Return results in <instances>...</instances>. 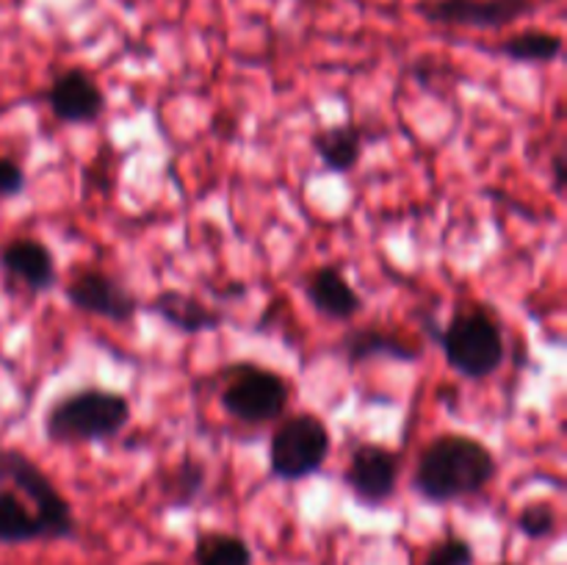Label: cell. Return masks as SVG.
Wrapping results in <instances>:
<instances>
[{"mask_svg":"<svg viewBox=\"0 0 567 565\" xmlns=\"http://www.w3.org/2000/svg\"><path fill=\"white\" fill-rule=\"evenodd\" d=\"M496 476L498 460L485 441L465 432H441L421 449L410 487L430 504H454L485 493Z\"/></svg>","mask_w":567,"mask_h":565,"instance_id":"6da1fadb","label":"cell"},{"mask_svg":"<svg viewBox=\"0 0 567 565\" xmlns=\"http://www.w3.org/2000/svg\"><path fill=\"white\" fill-rule=\"evenodd\" d=\"M426 332L437 341L449 369L465 380H487L507 358L502 325L487 305L471 302L452 314L446 325L426 319Z\"/></svg>","mask_w":567,"mask_h":565,"instance_id":"7a4b0ae2","label":"cell"},{"mask_svg":"<svg viewBox=\"0 0 567 565\" xmlns=\"http://www.w3.org/2000/svg\"><path fill=\"white\" fill-rule=\"evenodd\" d=\"M131 424V399L100 386L75 388L44 410L42 430L50 443H105Z\"/></svg>","mask_w":567,"mask_h":565,"instance_id":"3957f363","label":"cell"},{"mask_svg":"<svg viewBox=\"0 0 567 565\" xmlns=\"http://www.w3.org/2000/svg\"><path fill=\"white\" fill-rule=\"evenodd\" d=\"M0 485L17 491L31 504L48 530V541H75L78 518L70 499L55 487L48 471L31 454L14 446H0Z\"/></svg>","mask_w":567,"mask_h":565,"instance_id":"277c9868","label":"cell"},{"mask_svg":"<svg viewBox=\"0 0 567 565\" xmlns=\"http://www.w3.org/2000/svg\"><path fill=\"white\" fill-rule=\"evenodd\" d=\"M330 454V427L310 410L280 419L269 438V471L280 482H302L316 476Z\"/></svg>","mask_w":567,"mask_h":565,"instance_id":"5b68a950","label":"cell"},{"mask_svg":"<svg viewBox=\"0 0 567 565\" xmlns=\"http://www.w3.org/2000/svg\"><path fill=\"white\" fill-rule=\"evenodd\" d=\"M291 386L282 374L258 363H236L227 369L219 404L230 419L241 424H269L286 415Z\"/></svg>","mask_w":567,"mask_h":565,"instance_id":"8992f818","label":"cell"},{"mask_svg":"<svg viewBox=\"0 0 567 565\" xmlns=\"http://www.w3.org/2000/svg\"><path fill=\"white\" fill-rule=\"evenodd\" d=\"M537 11V0H419L415 14L430 25L502 31Z\"/></svg>","mask_w":567,"mask_h":565,"instance_id":"52a82bcc","label":"cell"},{"mask_svg":"<svg viewBox=\"0 0 567 565\" xmlns=\"http://www.w3.org/2000/svg\"><path fill=\"white\" fill-rule=\"evenodd\" d=\"M341 476L354 502L363 504V507H382L399 491L402 454L391 446H382V443L363 441L352 449Z\"/></svg>","mask_w":567,"mask_h":565,"instance_id":"ba28073f","label":"cell"},{"mask_svg":"<svg viewBox=\"0 0 567 565\" xmlns=\"http://www.w3.org/2000/svg\"><path fill=\"white\" fill-rule=\"evenodd\" d=\"M64 297L81 314L97 316V319L114 321V325H127L142 310V299L125 282H120L109 271L92 269V266L78 269L70 277V282L64 286Z\"/></svg>","mask_w":567,"mask_h":565,"instance_id":"9c48e42d","label":"cell"},{"mask_svg":"<svg viewBox=\"0 0 567 565\" xmlns=\"http://www.w3.org/2000/svg\"><path fill=\"white\" fill-rule=\"evenodd\" d=\"M48 109L61 125H92L103 116L105 94L81 66H66L50 81Z\"/></svg>","mask_w":567,"mask_h":565,"instance_id":"30bf717a","label":"cell"},{"mask_svg":"<svg viewBox=\"0 0 567 565\" xmlns=\"http://www.w3.org/2000/svg\"><path fill=\"white\" fill-rule=\"evenodd\" d=\"M299 286H302L310 308L330 321H352L365 308L360 291L343 277L338 266H316L302 277Z\"/></svg>","mask_w":567,"mask_h":565,"instance_id":"8fae6325","label":"cell"},{"mask_svg":"<svg viewBox=\"0 0 567 565\" xmlns=\"http://www.w3.org/2000/svg\"><path fill=\"white\" fill-rule=\"evenodd\" d=\"M0 269L9 280H17L28 291L37 294L53 291L55 282H59L53 253H50L48 244L31 236L11 238L0 247Z\"/></svg>","mask_w":567,"mask_h":565,"instance_id":"7c38bea8","label":"cell"},{"mask_svg":"<svg viewBox=\"0 0 567 565\" xmlns=\"http://www.w3.org/2000/svg\"><path fill=\"white\" fill-rule=\"evenodd\" d=\"M343 360L349 366H360L365 360H396V363H413L421 360L424 349L421 343L410 341V338L399 336V332L380 330V327H352V330L343 332L341 343Z\"/></svg>","mask_w":567,"mask_h":565,"instance_id":"4fadbf2b","label":"cell"},{"mask_svg":"<svg viewBox=\"0 0 567 565\" xmlns=\"http://www.w3.org/2000/svg\"><path fill=\"white\" fill-rule=\"evenodd\" d=\"M142 308L158 316L161 321H166L172 330L188 332V336L214 332L225 325V314L208 308L203 299L192 297L186 291H177V288H164L150 302H142Z\"/></svg>","mask_w":567,"mask_h":565,"instance_id":"5bb4252c","label":"cell"},{"mask_svg":"<svg viewBox=\"0 0 567 565\" xmlns=\"http://www.w3.org/2000/svg\"><path fill=\"white\" fill-rule=\"evenodd\" d=\"M313 153L324 164L327 172L336 175H349L363 158L365 136L354 122H341V125L321 127L313 133Z\"/></svg>","mask_w":567,"mask_h":565,"instance_id":"9a60e30c","label":"cell"},{"mask_svg":"<svg viewBox=\"0 0 567 565\" xmlns=\"http://www.w3.org/2000/svg\"><path fill=\"white\" fill-rule=\"evenodd\" d=\"M39 541H48L42 518L20 493L0 485V546H25Z\"/></svg>","mask_w":567,"mask_h":565,"instance_id":"2e32d148","label":"cell"},{"mask_svg":"<svg viewBox=\"0 0 567 565\" xmlns=\"http://www.w3.org/2000/svg\"><path fill=\"white\" fill-rule=\"evenodd\" d=\"M496 50L515 64H551L563 55L565 42L557 31L526 28V31L509 33L507 39H502Z\"/></svg>","mask_w":567,"mask_h":565,"instance_id":"e0dca14e","label":"cell"},{"mask_svg":"<svg viewBox=\"0 0 567 565\" xmlns=\"http://www.w3.org/2000/svg\"><path fill=\"white\" fill-rule=\"evenodd\" d=\"M208 485V465L194 458H183L181 463L172 465L158 482L161 499L169 510H186L197 504V499Z\"/></svg>","mask_w":567,"mask_h":565,"instance_id":"ac0fdd59","label":"cell"},{"mask_svg":"<svg viewBox=\"0 0 567 565\" xmlns=\"http://www.w3.org/2000/svg\"><path fill=\"white\" fill-rule=\"evenodd\" d=\"M194 565H255V552L241 535L221 530H203L194 537Z\"/></svg>","mask_w":567,"mask_h":565,"instance_id":"d6986e66","label":"cell"},{"mask_svg":"<svg viewBox=\"0 0 567 565\" xmlns=\"http://www.w3.org/2000/svg\"><path fill=\"white\" fill-rule=\"evenodd\" d=\"M515 530L529 541H548L557 535L559 515L551 502H529L515 515Z\"/></svg>","mask_w":567,"mask_h":565,"instance_id":"ffe728a7","label":"cell"},{"mask_svg":"<svg viewBox=\"0 0 567 565\" xmlns=\"http://www.w3.org/2000/svg\"><path fill=\"white\" fill-rule=\"evenodd\" d=\"M476 552L471 546V541L460 535H446L443 541H437L435 546H430L424 563L421 565H474Z\"/></svg>","mask_w":567,"mask_h":565,"instance_id":"44dd1931","label":"cell"},{"mask_svg":"<svg viewBox=\"0 0 567 565\" xmlns=\"http://www.w3.org/2000/svg\"><path fill=\"white\" fill-rule=\"evenodd\" d=\"M25 170L9 155H0V199H14L25 192Z\"/></svg>","mask_w":567,"mask_h":565,"instance_id":"7402d4cb","label":"cell"},{"mask_svg":"<svg viewBox=\"0 0 567 565\" xmlns=\"http://www.w3.org/2000/svg\"><path fill=\"white\" fill-rule=\"evenodd\" d=\"M551 175H554V188H557V194L563 197L565 183H567V153L565 150H557V153H554Z\"/></svg>","mask_w":567,"mask_h":565,"instance_id":"603a6c76","label":"cell"},{"mask_svg":"<svg viewBox=\"0 0 567 565\" xmlns=\"http://www.w3.org/2000/svg\"><path fill=\"white\" fill-rule=\"evenodd\" d=\"M142 565H166V563H142Z\"/></svg>","mask_w":567,"mask_h":565,"instance_id":"cb8c5ba5","label":"cell"},{"mask_svg":"<svg viewBox=\"0 0 567 565\" xmlns=\"http://www.w3.org/2000/svg\"><path fill=\"white\" fill-rule=\"evenodd\" d=\"M502 565H515V563H502Z\"/></svg>","mask_w":567,"mask_h":565,"instance_id":"d4e9b609","label":"cell"}]
</instances>
